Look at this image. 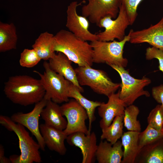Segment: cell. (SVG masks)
I'll use <instances>...</instances> for the list:
<instances>
[{"label":"cell","instance_id":"obj_18","mask_svg":"<svg viewBox=\"0 0 163 163\" xmlns=\"http://www.w3.org/2000/svg\"><path fill=\"white\" fill-rule=\"evenodd\" d=\"M121 142L118 140L112 144L106 140H101L96 153L98 163H121L123 155Z\"/></svg>","mask_w":163,"mask_h":163},{"label":"cell","instance_id":"obj_23","mask_svg":"<svg viewBox=\"0 0 163 163\" xmlns=\"http://www.w3.org/2000/svg\"><path fill=\"white\" fill-rule=\"evenodd\" d=\"M54 35L47 31L40 34L32 47L41 59H49L55 53L54 50Z\"/></svg>","mask_w":163,"mask_h":163},{"label":"cell","instance_id":"obj_27","mask_svg":"<svg viewBox=\"0 0 163 163\" xmlns=\"http://www.w3.org/2000/svg\"><path fill=\"white\" fill-rule=\"evenodd\" d=\"M163 136V131L158 130L148 124L145 130L139 133V146L141 149Z\"/></svg>","mask_w":163,"mask_h":163},{"label":"cell","instance_id":"obj_26","mask_svg":"<svg viewBox=\"0 0 163 163\" xmlns=\"http://www.w3.org/2000/svg\"><path fill=\"white\" fill-rule=\"evenodd\" d=\"M139 112V108L133 104L125 107L123 117L124 126L128 131L141 132V125L137 120Z\"/></svg>","mask_w":163,"mask_h":163},{"label":"cell","instance_id":"obj_3","mask_svg":"<svg viewBox=\"0 0 163 163\" xmlns=\"http://www.w3.org/2000/svg\"><path fill=\"white\" fill-rule=\"evenodd\" d=\"M0 123L17 136L21 151L19 155H13L9 158L12 163H40L42 162L40 147L30 136L25 127L13 121L6 116H0Z\"/></svg>","mask_w":163,"mask_h":163},{"label":"cell","instance_id":"obj_9","mask_svg":"<svg viewBox=\"0 0 163 163\" xmlns=\"http://www.w3.org/2000/svg\"><path fill=\"white\" fill-rule=\"evenodd\" d=\"M60 107L63 115L67 119V125L63 131L67 136L76 132L90 134L85 124L88 119L87 112L75 100H69Z\"/></svg>","mask_w":163,"mask_h":163},{"label":"cell","instance_id":"obj_19","mask_svg":"<svg viewBox=\"0 0 163 163\" xmlns=\"http://www.w3.org/2000/svg\"><path fill=\"white\" fill-rule=\"evenodd\" d=\"M135 163H163V136L141 148Z\"/></svg>","mask_w":163,"mask_h":163},{"label":"cell","instance_id":"obj_20","mask_svg":"<svg viewBox=\"0 0 163 163\" xmlns=\"http://www.w3.org/2000/svg\"><path fill=\"white\" fill-rule=\"evenodd\" d=\"M41 116L48 126L62 130L66 127L67 121L63 117L61 107L50 100H47Z\"/></svg>","mask_w":163,"mask_h":163},{"label":"cell","instance_id":"obj_11","mask_svg":"<svg viewBox=\"0 0 163 163\" xmlns=\"http://www.w3.org/2000/svg\"><path fill=\"white\" fill-rule=\"evenodd\" d=\"M85 1H83L79 4L77 1H73L68 6L66 25L69 31L78 37L85 41L91 42L98 40L97 34L89 31V23L87 18L79 15L77 11V7Z\"/></svg>","mask_w":163,"mask_h":163},{"label":"cell","instance_id":"obj_4","mask_svg":"<svg viewBox=\"0 0 163 163\" xmlns=\"http://www.w3.org/2000/svg\"><path fill=\"white\" fill-rule=\"evenodd\" d=\"M130 32L122 40L104 41L96 40L90 44L93 50V62L96 63H106L126 67L128 59L123 56L126 43L129 41Z\"/></svg>","mask_w":163,"mask_h":163},{"label":"cell","instance_id":"obj_32","mask_svg":"<svg viewBox=\"0 0 163 163\" xmlns=\"http://www.w3.org/2000/svg\"><path fill=\"white\" fill-rule=\"evenodd\" d=\"M152 97L158 103L163 106V85L154 87L152 90Z\"/></svg>","mask_w":163,"mask_h":163},{"label":"cell","instance_id":"obj_12","mask_svg":"<svg viewBox=\"0 0 163 163\" xmlns=\"http://www.w3.org/2000/svg\"><path fill=\"white\" fill-rule=\"evenodd\" d=\"M46 100L43 98L35 104L30 112L24 113L18 112L13 114L11 119L14 122L20 124L27 128L36 138L40 149L45 150L46 145L40 129L39 119L41 113L46 104Z\"/></svg>","mask_w":163,"mask_h":163},{"label":"cell","instance_id":"obj_25","mask_svg":"<svg viewBox=\"0 0 163 163\" xmlns=\"http://www.w3.org/2000/svg\"><path fill=\"white\" fill-rule=\"evenodd\" d=\"M124 115L116 117L111 124L102 129L101 136V140L106 139L112 144L116 143L121 138L123 134Z\"/></svg>","mask_w":163,"mask_h":163},{"label":"cell","instance_id":"obj_2","mask_svg":"<svg viewBox=\"0 0 163 163\" xmlns=\"http://www.w3.org/2000/svg\"><path fill=\"white\" fill-rule=\"evenodd\" d=\"M54 50L64 54L78 66H91L93 63L90 44L69 31L61 30L54 35Z\"/></svg>","mask_w":163,"mask_h":163},{"label":"cell","instance_id":"obj_34","mask_svg":"<svg viewBox=\"0 0 163 163\" xmlns=\"http://www.w3.org/2000/svg\"></svg>","mask_w":163,"mask_h":163},{"label":"cell","instance_id":"obj_15","mask_svg":"<svg viewBox=\"0 0 163 163\" xmlns=\"http://www.w3.org/2000/svg\"><path fill=\"white\" fill-rule=\"evenodd\" d=\"M119 96L120 90L108 97L107 103L101 102L98 107V113L101 118L99 122L101 129L110 126L117 116L124 115L126 107Z\"/></svg>","mask_w":163,"mask_h":163},{"label":"cell","instance_id":"obj_30","mask_svg":"<svg viewBox=\"0 0 163 163\" xmlns=\"http://www.w3.org/2000/svg\"><path fill=\"white\" fill-rule=\"evenodd\" d=\"M121 5L125 10L130 25L133 24L138 15L139 5L143 0H120Z\"/></svg>","mask_w":163,"mask_h":163},{"label":"cell","instance_id":"obj_8","mask_svg":"<svg viewBox=\"0 0 163 163\" xmlns=\"http://www.w3.org/2000/svg\"><path fill=\"white\" fill-rule=\"evenodd\" d=\"M130 25L126 11L120 5L119 14L115 19L113 20L110 17L107 16L100 21L98 26L104 28L105 29L104 31L96 34L98 40L110 41L117 39L118 41L122 40L126 36V29Z\"/></svg>","mask_w":163,"mask_h":163},{"label":"cell","instance_id":"obj_7","mask_svg":"<svg viewBox=\"0 0 163 163\" xmlns=\"http://www.w3.org/2000/svg\"><path fill=\"white\" fill-rule=\"evenodd\" d=\"M109 66L116 71L120 76L122 82L119 97L126 107L133 104L141 96L150 97L149 92L144 90V88L151 82L149 78L144 77L141 79H136L131 76L124 68L113 65Z\"/></svg>","mask_w":163,"mask_h":163},{"label":"cell","instance_id":"obj_29","mask_svg":"<svg viewBox=\"0 0 163 163\" xmlns=\"http://www.w3.org/2000/svg\"><path fill=\"white\" fill-rule=\"evenodd\" d=\"M41 60L34 49H25L21 54L19 62L21 66L29 68L36 65Z\"/></svg>","mask_w":163,"mask_h":163},{"label":"cell","instance_id":"obj_31","mask_svg":"<svg viewBox=\"0 0 163 163\" xmlns=\"http://www.w3.org/2000/svg\"><path fill=\"white\" fill-rule=\"evenodd\" d=\"M145 58L147 60L156 59L159 62V69L163 72V50L153 46L149 47L146 50Z\"/></svg>","mask_w":163,"mask_h":163},{"label":"cell","instance_id":"obj_33","mask_svg":"<svg viewBox=\"0 0 163 163\" xmlns=\"http://www.w3.org/2000/svg\"><path fill=\"white\" fill-rule=\"evenodd\" d=\"M4 149L2 145H0V163H10L11 160L9 158L5 157L4 154Z\"/></svg>","mask_w":163,"mask_h":163},{"label":"cell","instance_id":"obj_5","mask_svg":"<svg viewBox=\"0 0 163 163\" xmlns=\"http://www.w3.org/2000/svg\"><path fill=\"white\" fill-rule=\"evenodd\" d=\"M75 70L79 84L89 87L97 94L108 97L121 87V83L113 82L102 70L92 68L90 66H78Z\"/></svg>","mask_w":163,"mask_h":163},{"label":"cell","instance_id":"obj_13","mask_svg":"<svg viewBox=\"0 0 163 163\" xmlns=\"http://www.w3.org/2000/svg\"><path fill=\"white\" fill-rule=\"evenodd\" d=\"M66 140L70 145L80 149L82 156V163L94 162L98 145L94 132L88 135L81 132L74 133L68 136Z\"/></svg>","mask_w":163,"mask_h":163},{"label":"cell","instance_id":"obj_28","mask_svg":"<svg viewBox=\"0 0 163 163\" xmlns=\"http://www.w3.org/2000/svg\"><path fill=\"white\" fill-rule=\"evenodd\" d=\"M148 124L155 129L163 131V106L158 104L150 111L147 118Z\"/></svg>","mask_w":163,"mask_h":163},{"label":"cell","instance_id":"obj_17","mask_svg":"<svg viewBox=\"0 0 163 163\" xmlns=\"http://www.w3.org/2000/svg\"><path fill=\"white\" fill-rule=\"evenodd\" d=\"M40 129L45 145L49 149L64 155L67 151L64 144L67 136L63 130L48 126L45 123L40 125Z\"/></svg>","mask_w":163,"mask_h":163},{"label":"cell","instance_id":"obj_21","mask_svg":"<svg viewBox=\"0 0 163 163\" xmlns=\"http://www.w3.org/2000/svg\"><path fill=\"white\" fill-rule=\"evenodd\" d=\"M139 133L128 131L123 133L121 137L123 147L121 163H135L140 149L138 142Z\"/></svg>","mask_w":163,"mask_h":163},{"label":"cell","instance_id":"obj_1","mask_svg":"<svg viewBox=\"0 0 163 163\" xmlns=\"http://www.w3.org/2000/svg\"><path fill=\"white\" fill-rule=\"evenodd\" d=\"M4 92L12 103L24 106L40 102L45 93L40 79L27 75L10 77L5 83Z\"/></svg>","mask_w":163,"mask_h":163},{"label":"cell","instance_id":"obj_10","mask_svg":"<svg viewBox=\"0 0 163 163\" xmlns=\"http://www.w3.org/2000/svg\"><path fill=\"white\" fill-rule=\"evenodd\" d=\"M82 8V15L98 26L101 20L107 17L116 18L119 14L120 0H87Z\"/></svg>","mask_w":163,"mask_h":163},{"label":"cell","instance_id":"obj_22","mask_svg":"<svg viewBox=\"0 0 163 163\" xmlns=\"http://www.w3.org/2000/svg\"><path fill=\"white\" fill-rule=\"evenodd\" d=\"M81 93L79 89L71 82L68 91V97L75 100L86 110L89 121L88 129L90 134L91 133L92 124L96 119L94 115L95 110L100 106L101 102L89 100L85 97Z\"/></svg>","mask_w":163,"mask_h":163},{"label":"cell","instance_id":"obj_16","mask_svg":"<svg viewBox=\"0 0 163 163\" xmlns=\"http://www.w3.org/2000/svg\"><path fill=\"white\" fill-rule=\"evenodd\" d=\"M72 62L64 54L59 52L54 54L49 59L48 63L53 70L71 82L83 92V88L78 82L75 71L71 65Z\"/></svg>","mask_w":163,"mask_h":163},{"label":"cell","instance_id":"obj_6","mask_svg":"<svg viewBox=\"0 0 163 163\" xmlns=\"http://www.w3.org/2000/svg\"><path fill=\"white\" fill-rule=\"evenodd\" d=\"M43 66L45 70L43 74L36 70L33 72L40 77V80L45 91L44 98L58 104L68 102L71 82L53 70L46 61Z\"/></svg>","mask_w":163,"mask_h":163},{"label":"cell","instance_id":"obj_24","mask_svg":"<svg viewBox=\"0 0 163 163\" xmlns=\"http://www.w3.org/2000/svg\"><path fill=\"white\" fill-rule=\"evenodd\" d=\"M18 37L16 27L13 23L0 22V52L15 49Z\"/></svg>","mask_w":163,"mask_h":163},{"label":"cell","instance_id":"obj_14","mask_svg":"<svg viewBox=\"0 0 163 163\" xmlns=\"http://www.w3.org/2000/svg\"><path fill=\"white\" fill-rule=\"evenodd\" d=\"M129 42L133 44L146 43L163 50V16L156 24L149 27L134 31L130 30Z\"/></svg>","mask_w":163,"mask_h":163}]
</instances>
